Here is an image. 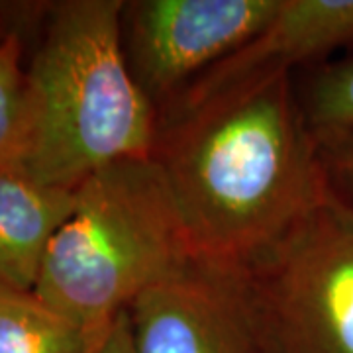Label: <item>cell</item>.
<instances>
[{
  "mask_svg": "<svg viewBox=\"0 0 353 353\" xmlns=\"http://www.w3.org/2000/svg\"><path fill=\"white\" fill-rule=\"evenodd\" d=\"M152 157L202 259L243 263L328 194L292 73L179 94Z\"/></svg>",
  "mask_w": 353,
  "mask_h": 353,
  "instance_id": "obj_1",
  "label": "cell"
},
{
  "mask_svg": "<svg viewBox=\"0 0 353 353\" xmlns=\"http://www.w3.org/2000/svg\"><path fill=\"white\" fill-rule=\"evenodd\" d=\"M124 0L48 4L26 67V136L18 165L38 181L77 189L128 159L152 157L159 112L130 73Z\"/></svg>",
  "mask_w": 353,
  "mask_h": 353,
  "instance_id": "obj_2",
  "label": "cell"
},
{
  "mask_svg": "<svg viewBox=\"0 0 353 353\" xmlns=\"http://www.w3.org/2000/svg\"><path fill=\"white\" fill-rule=\"evenodd\" d=\"M183 216L153 157L112 163L75 189L34 292L92 334L194 259Z\"/></svg>",
  "mask_w": 353,
  "mask_h": 353,
  "instance_id": "obj_3",
  "label": "cell"
},
{
  "mask_svg": "<svg viewBox=\"0 0 353 353\" xmlns=\"http://www.w3.org/2000/svg\"><path fill=\"white\" fill-rule=\"evenodd\" d=\"M241 267L275 353H353V212L326 194Z\"/></svg>",
  "mask_w": 353,
  "mask_h": 353,
  "instance_id": "obj_4",
  "label": "cell"
},
{
  "mask_svg": "<svg viewBox=\"0 0 353 353\" xmlns=\"http://www.w3.org/2000/svg\"><path fill=\"white\" fill-rule=\"evenodd\" d=\"M281 0H124L130 73L159 110L259 34Z\"/></svg>",
  "mask_w": 353,
  "mask_h": 353,
  "instance_id": "obj_5",
  "label": "cell"
},
{
  "mask_svg": "<svg viewBox=\"0 0 353 353\" xmlns=\"http://www.w3.org/2000/svg\"><path fill=\"white\" fill-rule=\"evenodd\" d=\"M126 314L136 353H275L238 263L194 257Z\"/></svg>",
  "mask_w": 353,
  "mask_h": 353,
  "instance_id": "obj_6",
  "label": "cell"
},
{
  "mask_svg": "<svg viewBox=\"0 0 353 353\" xmlns=\"http://www.w3.org/2000/svg\"><path fill=\"white\" fill-rule=\"evenodd\" d=\"M353 46V0H281L277 12L245 46L190 83L181 94H202L316 63ZM179 97V94H176Z\"/></svg>",
  "mask_w": 353,
  "mask_h": 353,
  "instance_id": "obj_7",
  "label": "cell"
},
{
  "mask_svg": "<svg viewBox=\"0 0 353 353\" xmlns=\"http://www.w3.org/2000/svg\"><path fill=\"white\" fill-rule=\"evenodd\" d=\"M73 204L75 189L46 185L18 163L0 167V283L34 290L46 252Z\"/></svg>",
  "mask_w": 353,
  "mask_h": 353,
  "instance_id": "obj_8",
  "label": "cell"
},
{
  "mask_svg": "<svg viewBox=\"0 0 353 353\" xmlns=\"http://www.w3.org/2000/svg\"><path fill=\"white\" fill-rule=\"evenodd\" d=\"M102 334L79 326L34 290L0 283V353H90Z\"/></svg>",
  "mask_w": 353,
  "mask_h": 353,
  "instance_id": "obj_9",
  "label": "cell"
},
{
  "mask_svg": "<svg viewBox=\"0 0 353 353\" xmlns=\"http://www.w3.org/2000/svg\"><path fill=\"white\" fill-rule=\"evenodd\" d=\"M296 90L312 132L353 128V55L314 69Z\"/></svg>",
  "mask_w": 353,
  "mask_h": 353,
  "instance_id": "obj_10",
  "label": "cell"
},
{
  "mask_svg": "<svg viewBox=\"0 0 353 353\" xmlns=\"http://www.w3.org/2000/svg\"><path fill=\"white\" fill-rule=\"evenodd\" d=\"M24 34L16 30L0 43V167L20 161L26 136Z\"/></svg>",
  "mask_w": 353,
  "mask_h": 353,
  "instance_id": "obj_11",
  "label": "cell"
},
{
  "mask_svg": "<svg viewBox=\"0 0 353 353\" xmlns=\"http://www.w3.org/2000/svg\"><path fill=\"white\" fill-rule=\"evenodd\" d=\"M312 134L326 189L353 212V128Z\"/></svg>",
  "mask_w": 353,
  "mask_h": 353,
  "instance_id": "obj_12",
  "label": "cell"
},
{
  "mask_svg": "<svg viewBox=\"0 0 353 353\" xmlns=\"http://www.w3.org/2000/svg\"><path fill=\"white\" fill-rule=\"evenodd\" d=\"M90 353H136L126 310L114 318Z\"/></svg>",
  "mask_w": 353,
  "mask_h": 353,
  "instance_id": "obj_13",
  "label": "cell"
},
{
  "mask_svg": "<svg viewBox=\"0 0 353 353\" xmlns=\"http://www.w3.org/2000/svg\"><path fill=\"white\" fill-rule=\"evenodd\" d=\"M39 4H6L0 2V43L8 34L22 30V26L30 20V16L41 12Z\"/></svg>",
  "mask_w": 353,
  "mask_h": 353,
  "instance_id": "obj_14",
  "label": "cell"
}]
</instances>
